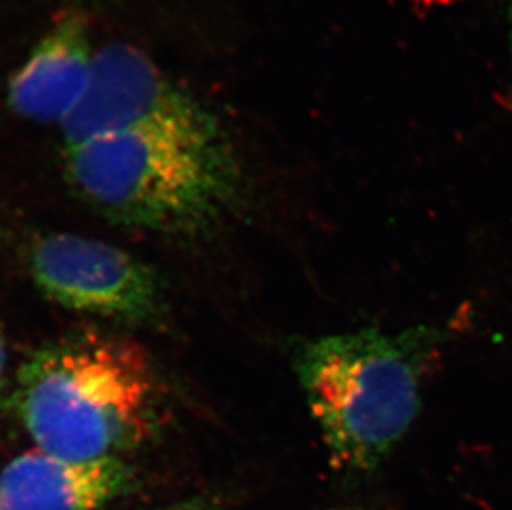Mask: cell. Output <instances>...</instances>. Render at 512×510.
I'll use <instances>...</instances> for the list:
<instances>
[{
  "label": "cell",
  "instance_id": "cell-1",
  "mask_svg": "<svg viewBox=\"0 0 512 510\" xmlns=\"http://www.w3.org/2000/svg\"><path fill=\"white\" fill-rule=\"evenodd\" d=\"M451 330L365 327L300 343L294 366L330 462L347 477L385 464L420 416L421 381Z\"/></svg>",
  "mask_w": 512,
  "mask_h": 510
},
{
  "label": "cell",
  "instance_id": "cell-2",
  "mask_svg": "<svg viewBox=\"0 0 512 510\" xmlns=\"http://www.w3.org/2000/svg\"><path fill=\"white\" fill-rule=\"evenodd\" d=\"M78 198L108 219L146 231L196 236L236 203L239 168L221 128H143L65 148Z\"/></svg>",
  "mask_w": 512,
  "mask_h": 510
},
{
  "label": "cell",
  "instance_id": "cell-3",
  "mask_svg": "<svg viewBox=\"0 0 512 510\" xmlns=\"http://www.w3.org/2000/svg\"><path fill=\"white\" fill-rule=\"evenodd\" d=\"M158 381L143 348L70 338L42 348L19 373L17 409L40 451L67 461L116 458L150 438Z\"/></svg>",
  "mask_w": 512,
  "mask_h": 510
},
{
  "label": "cell",
  "instance_id": "cell-4",
  "mask_svg": "<svg viewBox=\"0 0 512 510\" xmlns=\"http://www.w3.org/2000/svg\"><path fill=\"white\" fill-rule=\"evenodd\" d=\"M143 128L208 131L221 126L141 50L108 45L95 55L82 102L60 126L65 148Z\"/></svg>",
  "mask_w": 512,
  "mask_h": 510
},
{
  "label": "cell",
  "instance_id": "cell-5",
  "mask_svg": "<svg viewBox=\"0 0 512 510\" xmlns=\"http://www.w3.org/2000/svg\"><path fill=\"white\" fill-rule=\"evenodd\" d=\"M30 272L40 292L73 312L118 322H156L161 292L141 260L107 242L52 234L35 242Z\"/></svg>",
  "mask_w": 512,
  "mask_h": 510
},
{
  "label": "cell",
  "instance_id": "cell-6",
  "mask_svg": "<svg viewBox=\"0 0 512 510\" xmlns=\"http://www.w3.org/2000/svg\"><path fill=\"white\" fill-rule=\"evenodd\" d=\"M95 55L85 20L65 15L10 80V110L40 125L62 126L87 92Z\"/></svg>",
  "mask_w": 512,
  "mask_h": 510
},
{
  "label": "cell",
  "instance_id": "cell-7",
  "mask_svg": "<svg viewBox=\"0 0 512 510\" xmlns=\"http://www.w3.org/2000/svg\"><path fill=\"white\" fill-rule=\"evenodd\" d=\"M118 458L67 461L40 449L10 461L0 474V510H98L131 484Z\"/></svg>",
  "mask_w": 512,
  "mask_h": 510
},
{
  "label": "cell",
  "instance_id": "cell-8",
  "mask_svg": "<svg viewBox=\"0 0 512 510\" xmlns=\"http://www.w3.org/2000/svg\"><path fill=\"white\" fill-rule=\"evenodd\" d=\"M153 510H224L223 502L214 499V497L203 496L193 497L188 501L178 502L173 506L160 507Z\"/></svg>",
  "mask_w": 512,
  "mask_h": 510
},
{
  "label": "cell",
  "instance_id": "cell-9",
  "mask_svg": "<svg viewBox=\"0 0 512 510\" xmlns=\"http://www.w3.org/2000/svg\"><path fill=\"white\" fill-rule=\"evenodd\" d=\"M503 5L504 15H506V24H508V49L512 65V0H503Z\"/></svg>",
  "mask_w": 512,
  "mask_h": 510
},
{
  "label": "cell",
  "instance_id": "cell-10",
  "mask_svg": "<svg viewBox=\"0 0 512 510\" xmlns=\"http://www.w3.org/2000/svg\"><path fill=\"white\" fill-rule=\"evenodd\" d=\"M5 360H7V355H5L4 335H2V330H0V380L4 376Z\"/></svg>",
  "mask_w": 512,
  "mask_h": 510
}]
</instances>
